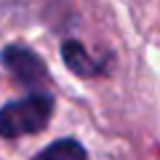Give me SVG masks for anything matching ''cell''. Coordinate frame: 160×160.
Masks as SVG:
<instances>
[{
  "instance_id": "cell-1",
  "label": "cell",
  "mask_w": 160,
  "mask_h": 160,
  "mask_svg": "<svg viewBox=\"0 0 160 160\" xmlns=\"http://www.w3.org/2000/svg\"><path fill=\"white\" fill-rule=\"evenodd\" d=\"M53 115V96L51 93H29L24 99L8 102L0 109V136L16 139L38 133L48 126Z\"/></svg>"
},
{
  "instance_id": "cell-2",
  "label": "cell",
  "mask_w": 160,
  "mask_h": 160,
  "mask_svg": "<svg viewBox=\"0 0 160 160\" xmlns=\"http://www.w3.org/2000/svg\"><path fill=\"white\" fill-rule=\"evenodd\" d=\"M3 64L8 67V72L27 86H38L46 78V64L32 48L27 46H8L3 48Z\"/></svg>"
},
{
  "instance_id": "cell-3",
  "label": "cell",
  "mask_w": 160,
  "mask_h": 160,
  "mask_svg": "<svg viewBox=\"0 0 160 160\" xmlns=\"http://www.w3.org/2000/svg\"><path fill=\"white\" fill-rule=\"evenodd\" d=\"M62 56H64L67 67L72 69L75 75L93 78V75L104 72V62H102V59H93L78 40H67V43H62Z\"/></svg>"
},
{
  "instance_id": "cell-4",
  "label": "cell",
  "mask_w": 160,
  "mask_h": 160,
  "mask_svg": "<svg viewBox=\"0 0 160 160\" xmlns=\"http://www.w3.org/2000/svg\"><path fill=\"white\" fill-rule=\"evenodd\" d=\"M35 160H86V147L75 139H59L35 155Z\"/></svg>"
}]
</instances>
